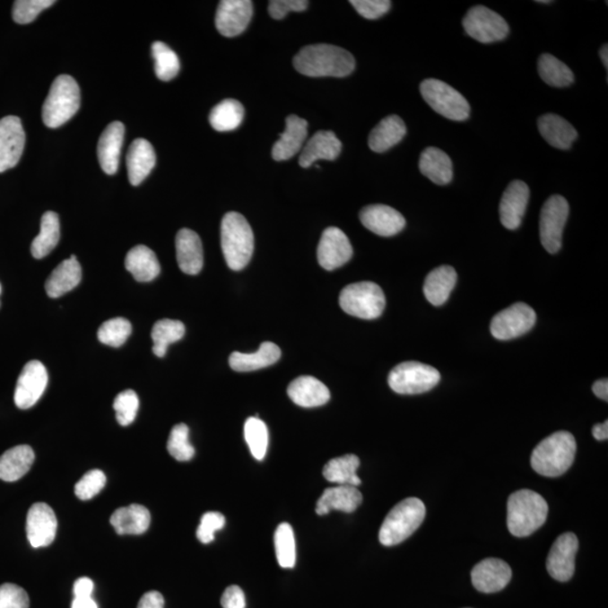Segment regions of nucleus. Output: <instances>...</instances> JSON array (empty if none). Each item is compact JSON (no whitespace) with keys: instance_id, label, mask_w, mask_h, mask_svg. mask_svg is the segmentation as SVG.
I'll return each instance as SVG.
<instances>
[{"instance_id":"nucleus-1","label":"nucleus","mask_w":608,"mask_h":608,"mask_svg":"<svg viewBox=\"0 0 608 608\" xmlns=\"http://www.w3.org/2000/svg\"><path fill=\"white\" fill-rule=\"evenodd\" d=\"M293 65L308 77H346L354 72L355 59L345 48L332 44H314L300 50Z\"/></svg>"},{"instance_id":"nucleus-2","label":"nucleus","mask_w":608,"mask_h":608,"mask_svg":"<svg viewBox=\"0 0 608 608\" xmlns=\"http://www.w3.org/2000/svg\"><path fill=\"white\" fill-rule=\"evenodd\" d=\"M576 452L574 435L565 430L557 431L537 445L531 456V465L543 477H560L574 464Z\"/></svg>"},{"instance_id":"nucleus-3","label":"nucleus","mask_w":608,"mask_h":608,"mask_svg":"<svg viewBox=\"0 0 608 608\" xmlns=\"http://www.w3.org/2000/svg\"><path fill=\"white\" fill-rule=\"evenodd\" d=\"M549 506L535 491H519L512 493L507 504V526L514 536L525 537L543 525Z\"/></svg>"},{"instance_id":"nucleus-4","label":"nucleus","mask_w":608,"mask_h":608,"mask_svg":"<svg viewBox=\"0 0 608 608\" xmlns=\"http://www.w3.org/2000/svg\"><path fill=\"white\" fill-rule=\"evenodd\" d=\"M221 247L224 259L232 271L248 265L254 253V233L244 215L229 213L221 223Z\"/></svg>"},{"instance_id":"nucleus-5","label":"nucleus","mask_w":608,"mask_h":608,"mask_svg":"<svg viewBox=\"0 0 608 608\" xmlns=\"http://www.w3.org/2000/svg\"><path fill=\"white\" fill-rule=\"evenodd\" d=\"M426 507L418 498H407L396 504L387 515L378 533V540L385 546L400 544L412 536L424 522Z\"/></svg>"},{"instance_id":"nucleus-6","label":"nucleus","mask_w":608,"mask_h":608,"mask_svg":"<svg viewBox=\"0 0 608 608\" xmlns=\"http://www.w3.org/2000/svg\"><path fill=\"white\" fill-rule=\"evenodd\" d=\"M81 108V90L68 74L56 77L42 109L44 125L56 129L68 122Z\"/></svg>"},{"instance_id":"nucleus-7","label":"nucleus","mask_w":608,"mask_h":608,"mask_svg":"<svg viewBox=\"0 0 608 608\" xmlns=\"http://www.w3.org/2000/svg\"><path fill=\"white\" fill-rule=\"evenodd\" d=\"M339 304L346 314L365 320L377 319L386 308L382 289L373 282L347 285L339 295Z\"/></svg>"},{"instance_id":"nucleus-8","label":"nucleus","mask_w":608,"mask_h":608,"mask_svg":"<svg viewBox=\"0 0 608 608\" xmlns=\"http://www.w3.org/2000/svg\"><path fill=\"white\" fill-rule=\"evenodd\" d=\"M422 99L439 116L462 122L470 117V104L461 92L439 79H426L421 83Z\"/></svg>"},{"instance_id":"nucleus-9","label":"nucleus","mask_w":608,"mask_h":608,"mask_svg":"<svg viewBox=\"0 0 608 608\" xmlns=\"http://www.w3.org/2000/svg\"><path fill=\"white\" fill-rule=\"evenodd\" d=\"M440 381V374L430 365L404 362L392 369L387 382L399 395H421L433 389Z\"/></svg>"},{"instance_id":"nucleus-10","label":"nucleus","mask_w":608,"mask_h":608,"mask_svg":"<svg viewBox=\"0 0 608 608\" xmlns=\"http://www.w3.org/2000/svg\"><path fill=\"white\" fill-rule=\"evenodd\" d=\"M569 217V204L565 197L552 195L546 200L540 215L542 245L550 254L558 253L562 246L563 229Z\"/></svg>"},{"instance_id":"nucleus-11","label":"nucleus","mask_w":608,"mask_h":608,"mask_svg":"<svg viewBox=\"0 0 608 608\" xmlns=\"http://www.w3.org/2000/svg\"><path fill=\"white\" fill-rule=\"evenodd\" d=\"M464 28L469 37L480 43L502 41L509 33V26L496 12L478 5L471 8L464 19Z\"/></svg>"},{"instance_id":"nucleus-12","label":"nucleus","mask_w":608,"mask_h":608,"mask_svg":"<svg viewBox=\"0 0 608 608\" xmlns=\"http://www.w3.org/2000/svg\"><path fill=\"white\" fill-rule=\"evenodd\" d=\"M535 323V311L526 303L518 302L493 317L491 332L498 341H510L530 332Z\"/></svg>"},{"instance_id":"nucleus-13","label":"nucleus","mask_w":608,"mask_h":608,"mask_svg":"<svg viewBox=\"0 0 608 608\" xmlns=\"http://www.w3.org/2000/svg\"><path fill=\"white\" fill-rule=\"evenodd\" d=\"M578 548L579 542L574 533H565L555 540L546 560V569L553 579L566 583L572 578Z\"/></svg>"},{"instance_id":"nucleus-14","label":"nucleus","mask_w":608,"mask_h":608,"mask_svg":"<svg viewBox=\"0 0 608 608\" xmlns=\"http://www.w3.org/2000/svg\"><path fill=\"white\" fill-rule=\"evenodd\" d=\"M48 376L46 367L39 360L25 365L17 380L14 400L20 409H30L38 403L47 389Z\"/></svg>"},{"instance_id":"nucleus-15","label":"nucleus","mask_w":608,"mask_h":608,"mask_svg":"<svg viewBox=\"0 0 608 608\" xmlns=\"http://www.w3.org/2000/svg\"><path fill=\"white\" fill-rule=\"evenodd\" d=\"M25 147V132L20 117L0 120V173L19 164Z\"/></svg>"},{"instance_id":"nucleus-16","label":"nucleus","mask_w":608,"mask_h":608,"mask_svg":"<svg viewBox=\"0 0 608 608\" xmlns=\"http://www.w3.org/2000/svg\"><path fill=\"white\" fill-rule=\"evenodd\" d=\"M56 530L58 521L50 506L46 502H37L30 507L26 518V535L33 548L50 545L56 539Z\"/></svg>"},{"instance_id":"nucleus-17","label":"nucleus","mask_w":608,"mask_h":608,"mask_svg":"<svg viewBox=\"0 0 608 608\" xmlns=\"http://www.w3.org/2000/svg\"><path fill=\"white\" fill-rule=\"evenodd\" d=\"M251 16L253 3L249 0H222L215 15V26L223 37H237L247 29Z\"/></svg>"},{"instance_id":"nucleus-18","label":"nucleus","mask_w":608,"mask_h":608,"mask_svg":"<svg viewBox=\"0 0 608 608\" xmlns=\"http://www.w3.org/2000/svg\"><path fill=\"white\" fill-rule=\"evenodd\" d=\"M352 256L350 239L341 229L330 227L321 236L318 246V262L327 271L345 265Z\"/></svg>"},{"instance_id":"nucleus-19","label":"nucleus","mask_w":608,"mask_h":608,"mask_svg":"<svg viewBox=\"0 0 608 608\" xmlns=\"http://www.w3.org/2000/svg\"><path fill=\"white\" fill-rule=\"evenodd\" d=\"M513 572L508 563L500 559L488 558L479 562L471 572V580L480 593L500 592L512 579Z\"/></svg>"},{"instance_id":"nucleus-20","label":"nucleus","mask_w":608,"mask_h":608,"mask_svg":"<svg viewBox=\"0 0 608 608\" xmlns=\"http://www.w3.org/2000/svg\"><path fill=\"white\" fill-rule=\"evenodd\" d=\"M530 200V188L522 180H514L502 194L499 215L502 226L517 230L521 226Z\"/></svg>"},{"instance_id":"nucleus-21","label":"nucleus","mask_w":608,"mask_h":608,"mask_svg":"<svg viewBox=\"0 0 608 608\" xmlns=\"http://www.w3.org/2000/svg\"><path fill=\"white\" fill-rule=\"evenodd\" d=\"M360 219L365 228L381 237L395 236L405 227L404 215L383 204L365 206L360 211Z\"/></svg>"},{"instance_id":"nucleus-22","label":"nucleus","mask_w":608,"mask_h":608,"mask_svg":"<svg viewBox=\"0 0 608 608\" xmlns=\"http://www.w3.org/2000/svg\"><path fill=\"white\" fill-rule=\"evenodd\" d=\"M125 131V126L116 121L109 125L100 135L99 145H97V155H99L101 169L108 175L116 174L120 165Z\"/></svg>"},{"instance_id":"nucleus-23","label":"nucleus","mask_w":608,"mask_h":608,"mask_svg":"<svg viewBox=\"0 0 608 608\" xmlns=\"http://www.w3.org/2000/svg\"><path fill=\"white\" fill-rule=\"evenodd\" d=\"M342 152V143L332 131H318L304 145L299 164L309 169L318 161H334Z\"/></svg>"},{"instance_id":"nucleus-24","label":"nucleus","mask_w":608,"mask_h":608,"mask_svg":"<svg viewBox=\"0 0 608 608\" xmlns=\"http://www.w3.org/2000/svg\"><path fill=\"white\" fill-rule=\"evenodd\" d=\"M176 256L180 270L188 275H197L203 267V246L200 237L191 229H182L176 236Z\"/></svg>"},{"instance_id":"nucleus-25","label":"nucleus","mask_w":608,"mask_h":608,"mask_svg":"<svg viewBox=\"0 0 608 608\" xmlns=\"http://www.w3.org/2000/svg\"><path fill=\"white\" fill-rule=\"evenodd\" d=\"M308 135V122L297 116L286 118V127L273 145L272 156L276 161H289L302 150Z\"/></svg>"},{"instance_id":"nucleus-26","label":"nucleus","mask_w":608,"mask_h":608,"mask_svg":"<svg viewBox=\"0 0 608 608\" xmlns=\"http://www.w3.org/2000/svg\"><path fill=\"white\" fill-rule=\"evenodd\" d=\"M363 496L358 487L337 486L326 489L317 502L316 513L319 517L327 515L332 510L352 513L362 504Z\"/></svg>"},{"instance_id":"nucleus-27","label":"nucleus","mask_w":608,"mask_h":608,"mask_svg":"<svg viewBox=\"0 0 608 608\" xmlns=\"http://www.w3.org/2000/svg\"><path fill=\"white\" fill-rule=\"evenodd\" d=\"M290 399L304 408L320 407L328 403L330 392L318 378L303 376L295 378L288 387Z\"/></svg>"},{"instance_id":"nucleus-28","label":"nucleus","mask_w":608,"mask_h":608,"mask_svg":"<svg viewBox=\"0 0 608 608\" xmlns=\"http://www.w3.org/2000/svg\"><path fill=\"white\" fill-rule=\"evenodd\" d=\"M156 165V152L152 144L145 139H135L127 152L126 166L129 180L138 187L152 173Z\"/></svg>"},{"instance_id":"nucleus-29","label":"nucleus","mask_w":608,"mask_h":608,"mask_svg":"<svg viewBox=\"0 0 608 608\" xmlns=\"http://www.w3.org/2000/svg\"><path fill=\"white\" fill-rule=\"evenodd\" d=\"M82 266L77 261L76 256L65 259L59 264L51 273L46 282V291L48 297L52 299L63 297L64 294L70 292L82 281Z\"/></svg>"},{"instance_id":"nucleus-30","label":"nucleus","mask_w":608,"mask_h":608,"mask_svg":"<svg viewBox=\"0 0 608 608\" xmlns=\"http://www.w3.org/2000/svg\"><path fill=\"white\" fill-rule=\"evenodd\" d=\"M281 358L280 347L274 343H263L259 350L250 354L235 352L229 358V364L233 371L251 372L264 368L271 367Z\"/></svg>"},{"instance_id":"nucleus-31","label":"nucleus","mask_w":608,"mask_h":608,"mask_svg":"<svg viewBox=\"0 0 608 608\" xmlns=\"http://www.w3.org/2000/svg\"><path fill=\"white\" fill-rule=\"evenodd\" d=\"M537 126H539L540 134L546 143L560 150L570 149L577 136H578L575 127L557 114L549 113L541 117L539 122H537Z\"/></svg>"},{"instance_id":"nucleus-32","label":"nucleus","mask_w":608,"mask_h":608,"mask_svg":"<svg viewBox=\"0 0 608 608\" xmlns=\"http://www.w3.org/2000/svg\"><path fill=\"white\" fill-rule=\"evenodd\" d=\"M35 454L29 445L12 447L0 456V479L14 482L23 478L34 464Z\"/></svg>"},{"instance_id":"nucleus-33","label":"nucleus","mask_w":608,"mask_h":608,"mask_svg":"<svg viewBox=\"0 0 608 608\" xmlns=\"http://www.w3.org/2000/svg\"><path fill=\"white\" fill-rule=\"evenodd\" d=\"M126 268L141 283L155 280L161 273V264L156 254L143 245L135 246L127 253Z\"/></svg>"},{"instance_id":"nucleus-34","label":"nucleus","mask_w":608,"mask_h":608,"mask_svg":"<svg viewBox=\"0 0 608 608\" xmlns=\"http://www.w3.org/2000/svg\"><path fill=\"white\" fill-rule=\"evenodd\" d=\"M152 522L149 510L144 506L130 505L122 507L113 513L111 524L117 534L139 535L148 530Z\"/></svg>"},{"instance_id":"nucleus-35","label":"nucleus","mask_w":608,"mask_h":608,"mask_svg":"<svg viewBox=\"0 0 608 608\" xmlns=\"http://www.w3.org/2000/svg\"><path fill=\"white\" fill-rule=\"evenodd\" d=\"M421 173L436 185H447L453 179L451 158L442 150L435 147L426 148L420 160Z\"/></svg>"},{"instance_id":"nucleus-36","label":"nucleus","mask_w":608,"mask_h":608,"mask_svg":"<svg viewBox=\"0 0 608 608\" xmlns=\"http://www.w3.org/2000/svg\"><path fill=\"white\" fill-rule=\"evenodd\" d=\"M457 275L451 266H439L427 275L424 284V294L429 302L439 307L447 301L454 286L456 284Z\"/></svg>"},{"instance_id":"nucleus-37","label":"nucleus","mask_w":608,"mask_h":608,"mask_svg":"<svg viewBox=\"0 0 608 608\" xmlns=\"http://www.w3.org/2000/svg\"><path fill=\"white\" fill-rule=\"evenodd\" d=\"M407 134V127L399 117L390 116L378 123L369 136V145L374 152H386L395 147Z\"/></svg>"},{"instance_id":"nucleus-38","label":"nucleus","mask_w":608,"mask_h":608,"mask_svg":"<svg viewBox=\"0 0 608 608\" xmlns=\"http://www.w3.org/2000/svg\"><path fill=\"white\" fill-rule=\"evenodd\" d=\"M360 465V459L354 454L336 457L325 465L324 477L329 482L338 483L339 486L358 487L362 483L359 475L356 474Z\"/></svg>"},{"instance_id":"nucleus-39","label":"nucleus","mask_w":608,"mask_h":608,"mask_svg":"<svg viewBox=\"0 0 608 608\" xmlns=\"http://www.w3.org/2000/svg\"><path fill=\"white\" fill-rule=\"evenodd\" d=\"M60 240V221L58 214L48 211L41 219V228L38 237L34 238L30 245V253L33 257L41 259L48 256L59 244Z\"/></svg>"},{"instance_id":"nucleus-40","label":"nucleus","mask_w":608,"mask_h":608,"mask_svg":"<svg viewBox=\"0 0 608 608\" xmlns=\"http://www.w3.org/2000/svg\"><path fill=\"white\" fill-rule=\"evenodd\" d=\"M245 109L240 101L226 100L219 103L210 114V125L219 132L236 130L244 120Z\"/></svg>"},{"instance_id":"nucleus-41","label":"nucleus","mask_w":608,"mask_h":608,"mask_svg":"<svg viewBox=\"0 0 608 608\" xmlns=\"http://www.w3.org/2000/svg\"><path fill=\"white\" fill-rule=\"evenodd\" d=\"M542 81L552 87H568L575 82V74L571 69L554 56L544 54L537 63Z\"/></svg>"},{"instance_id":"nucleus-42","label":"nucleus","mask_w":608,"mask_h":608,"mask_svg":"<svg viewBox=\"0 0 608 608\" xmlns=\"http://www.w3.org/2000/svg\"><path fill=\"white\" fill-rule=\"evenodd\" d=\"M184 334L185 326L182 321L171 319L157 321L152 332L153 354L158 358H164L170 343L180 341Z\"/></svg>"},{"instance_id":"nucleus-43","label":"nucleus","mask_w":608,"mask_h":608,"mask_svg":"<svg viewBox=\"0 0 608 608\" xmlns=\"http://www.w3.org/2000/svg\"><path fill=\"white\" fill-rule=\"evenodd\" d=\"M275 552L277 562L281 568L291 569L297 562V544L292 526L288 523H282L276 528L274 535Z\"/></svg>"},{"instance_id":"nucleus-44","label":"nucleus","mask_w":608,"mask_h":608,"mask_svg":"<svg viewBox=\"0 0 608 608\" xmlns=\"http://www.w3.org/2000/svg\"><path fill=\"white\" fill-rule=\"evenodd\" d=\"M152 54L155 60V72L161 81L169 82L178 76L180 68L179 59L167 44L160 41L153 43Z\"/></svg>"},{"instance_id":"nucleus-45","label":"nucleus","mask_w":608,"mask_h":608,"mask_svg":"<svg viewBox=\"0 0 608 608\" xmlns=\"http://www.w3.org/2000/svg\"><path fill=\"white\" fill-rule=\"evenodd\" d=\"M245 439L255 459L264 460L268 447V430L265 422L257 417L248 418L245 424Z\"/></svg>"},{"instance_id":"nucleus-46","label":"nucleus","mask_w":608,"mask_h":608,"mask_svg":"<svg viewBox=\"0 0 608 608\" xmlns=\"http://www.w3.org/2000/svg\"><path fill=\"white\" fill-rule=\"evenodd\" d=\"M132 333V326L126 318H114L100 326L97 337L100 343L111 347H120Z\"/></svg>"},{"instance_id":"nucleus-47","label":"nucleus","mask_w":608,"mask_h":608,"mask_svg":"<svg viewBox=\"0 0 608 608\" xmlns=\"http://www.w3.org/2000/svg\"><path fill=\"white\" fill-rule=\"evenodd\" d=\"M167 449L174 459L185 462L192 460L195 449L189 443V430L187 425L178 424L171 430Z\"/></svg>"},{"instance_id":"nucleus-48","label":"nucleus","mask_w":608,"mask_h":608,"mask_svg":"<svg viewBox=\"0 0 608 608\" xmlns=\"http://www.w3.org/2000/svg\"><path fill=\"white\" fill-rule=\"evenodd\" d=\"M117 420L121 426H129L135 421L139 411L138 395L134 390H126L118 394L113 404Z\"/></svg>"},{"instance_id":"nucleus-49","label":"nucleus","mask_w":608,"mask_h":608,"mask_svg":"<svg viewBox=\"0 0 608 608\" xmlns=\"http://www.w3.org/2000/svg\"><path fill=\"white\" fill-rule=\"evenodd\" d=\"M54 0H17L13 6V19L19 24H29L41 12L54 5Z\"/></svg>"},{"instance_id":"nucleus-50","label":"nucleus","mask_w":608,"mask_h":608,"mask_svg":"<svg viewBox=\"0 0 608 608\" xmlns=\"http://www.w3.org/2000/svg\"><path fill=\"white\" fill-rule=\"evenodd\" d=\"M105 483H107V477L103 471L91 470L79 480L74 487V493L81 500H90L103 491Z\"/></svg>"},{"instance_id":"nucleus-51","label":"nucleus","mask_w":608,"mask_h":608,"mask_svg":"<svg viewBox=\"0 0 608 608\" xmlns=\"http://www.w3.org/2000/svg\"><path fill=\"white\" fill-rule=\"evenodd\" d=\"M226 525V518L221 513L208 512L203 515L196 536L203 544H209L214 540L215 532L222 530Z\"/></svg>"},{"instance_id":"nucleus-52","label":"nucleus","mask_w":608,"mask_h":608,"mask_svg":"<svg viewBox=\"0 0 608 608\" xmlns=\"http://www.w3.org/2000/svg\"><path fill=\"white\" fill-rule=\"evenodd\" d=\"M28 593L15 584L0 586V608H29Z\"/></svg>"},{"instance_id":"nucleus-53","label":"nucleus","mask_w":608,"mask_h":608,"mask_svg":"<svg viewBox=\"0 0 608 608\" xmlns=\"http://www.w3.org/2000/svg\"><path fill=\"white\" fill-rule=\"evenodd\" d=\"M351 5L364 19L378 20L390 11L389 0H352Z\"/></svg>"},{"instance_id":"nucleus-54","label":"nucleus","mask_w":608,"mask_h":608,"mask_svg":"<svg viewBox=\"0 0 608 608\" xmlns=\"http://www.w3.org/2000/svg\"><path fill=\"white\" fill-rule=\"evenodd\" d=\"M309 5L307 0H272L268 4V13L274 20L284 19L290 12H303Z\"/></svg>"},{"instance_id":"nucleus-55","label":"nucleus","mask_w":608,"mask_h":608,"mask_svg":"<svg viewBox=\"0 0 608 608\" xmlns=\"http://www.w3.org/2000/svg\"><path fill=\"white\" fill-rule=\"evenodd\" d=\"M221 606L223 608H246L244 590L239 586H229L222 595Z\"/></svg>"},{"instance_id":"nucleus-56","label":"nucleus","mask_w":608,"mask_h":608,"mask_svg":"<svg viewBox=\"0 0 608 608\" xmlns=\"http://www.w3.org/2000/svg\"><path fill=\"white\" fill-rule=\"evenodd\" d=\"M165 599L160 592L145 593L141 597L138 608H164Z\"/></svg>"},{"instance_id":"nucleus-57","label":"nucleus","mask_w":608,"mask_h":608,"mask_svg":"<svg viewBox=\"0 0 608 608\" xmlns=\"http://www.w3.org/2000/svg\"><path fill=\"white\" fill-rule=\"evenodd\" d=\"M92 590H94V583L87 577L79 578L74 586V598H87L91 597Z\"/></svg>"},{"instance_id":"nucleus-58","label":"nucleus","mask_w":608,"mask_h":608,"mask_svg":"<svg viewBox=\"0 0 608 608\" xmlns=\"http://www.w3.org/2000/svg\"><path fill=\"white\" fill-rule=\"evenodd\" d=\"M593 392L599 399L608 400V381L607 378H602L593 385Z\"/></svg>"},{"instance_id":"nucleus-59","label":"nucleus","mask_w":608,"mask_h":608,"mask_svg":"<svg viewBox=\"0 0 608 608\" xmlns=\"http://www.w3.org/2000/svg\"><path fill=\"white\" fill-rule=\"evenodd\" d=\"M593 436L597 440H606L608 439V421L593 427Z\"/></svg>"},{"instance_id":"nucleus-60","label":"nucleus","mask_w":608,"mask_h":608,"mask_svg":"<svg viewBox=\"0 0 608 608\" xmlns=\"http://www.w3.org/2000/svg\"><path fill=\"white\" fill-rule=\"evenodd\" d=\"M72 608H97V604L91 597L74 598Z\"/></svg>"},{"instance_id":"nucleus-61","label":"nucleus","mask_w":608,"mask_h":608,"mask_svg":"<svg viewBox=\"0 0 608 608\" xmlns=\"http://www.w3.org/2000/svg\"><path fill=\"white\" fill-rule=\"evenodd\" d=\"M599 55H601V59L603 61L604 65H605V68L607 69L608 67V50H607V44L601 48V51H599Z\"/></svg>"},{"instance_id":"nucleus-62","label":"nucleus","mask_w":608,"mask_h":608,"mask_svg":"<svg viewBox=\"0 0 608 608\" xmlns=\"http://www.w3.org/2000/svg\"><path fill=\"white\" fill-rule=\"evenodd\" d=\"M537 3H540V4H551V3H552V2H549V0H540V2H537Z\"/></svg>"},{"instance_id":"nucleus-63","label":"nucleus","mask_w":608,"mask_h":608,"mask_svg":"<svg viewBox=\"0 0 608 608\" xmlns=\"http://www.w3.org/2000/svg\"><path fill=\"white\" fill-rule=\"evenodd\" d=\"M0 293H2V285H0Z\"/></svg>"}]
</instances>
